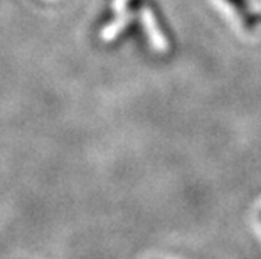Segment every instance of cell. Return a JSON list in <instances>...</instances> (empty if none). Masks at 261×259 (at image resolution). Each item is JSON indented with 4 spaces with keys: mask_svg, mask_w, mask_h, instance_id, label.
I'll return each instance as SVG.
<instances>
[{
    "mask_svg": "<svg viewBox=\"0 0 261 259\" xmlns=\"http://www.w3.org/2000/svg\"><path fill=\"white\" fill-rule=\"evenodd\" d=\"M259 219H261V212H259Z\"/></svg>",
    "mask_w": 261,
    "mask_h": 259,
    "instance_id": "2",
    "label": "cell"
},
{
    "mask_svg": "<svg viewBox=\"0 0 261 259\" xmlns=\"http://www.w3.org/2000/svg\"><path fill=\"white\" fill-rule=\"evenodd\" d=\"M226 2L229 4L231 7L234 9L236 12L241 15V22H243L244 29L253 31V29H254V25H256L258 19H256V15H253V14L248 10V2H246V0H226Z\"/></svg>",
    "mask_w": 261,
    "mask_h": 259,
    "instance_id": "1",
    "label": "cell"
}]
</instances>
